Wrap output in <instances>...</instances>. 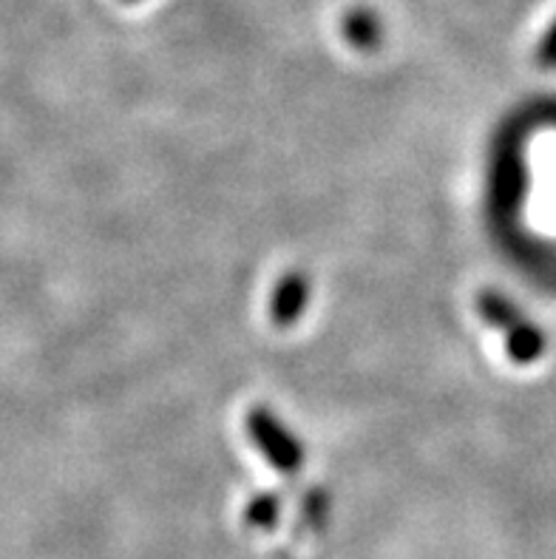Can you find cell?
Here are the masks:
<instances>
[{
    "instance_id": "6da1fadb",
    "label": "cell",
    "mask_w": 556,
    "mask_h": 559,
    "mask_svg": "<svg viewBox=\"0 0 556 559\" xmlns=\"http://www.w3.org/2000/svg\"><path fill=\"white\" fill-rule=\"evenodd\" d=\"M346 32H350L358 43H369L375 37V21L369 17V14L358 12L346 21Z\"/></svg>"
}]
</instances>
